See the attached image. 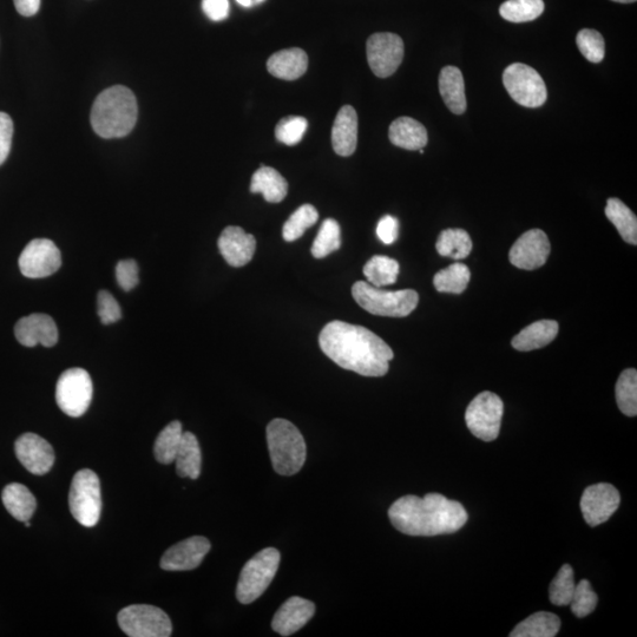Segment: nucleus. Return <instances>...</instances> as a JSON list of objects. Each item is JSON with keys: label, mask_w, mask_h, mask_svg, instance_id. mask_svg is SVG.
I'll return each instance as SVG.
<instances>
[{"label": "nucleus", "mask_w": 637, "mask_h": 637, "mask_svg": "<svg viewBox=\"0 0 637 637\" xmlns=\"http://www.w3.org/2000/svg\"><path fill=\"white\" fill-rule=\"evenodd\" d=\"M319 345L328 358L364 377H383L390 370L394 354L382 338L363 326L332 321L319 336Z\"/></svg>", "instance_id": "nucleus-1"}, {"label": "nucleus", "mask_w": 637, "mask_h": 637, "mask_svg": "<svg viewBox=\"0 0 637 637\" xmlns=\"http://www.w3.org/2000/svg\"><path fill=\"white\" fill-rule=\"evenodd\" d=\"M389 517L400 533L425 537L457 533L469 518L461 503L441 494L399 498L392 504Z\"/></svg>", "instance_id": "nucleus-2"}, {"label": "nucleus", "mask_w": 637, "mask_h": 637, "mask_svg": "<svg viewBox=\"0 0 637 637\" xmlns=\"http://www.w3.org/2000/svg\"><path fill=\"white\" fill-rule=\"evenodd\" d=\"M139 116L133 91L122 85L104 90L91 110V126L103 139H121L135 128Z\"/></svg>", "instance_id": "nucleus-3"}, {"label": "nucleus", "mask_w": 637, "mask_h": 637, "mask_svg": "<svg viewBox=\"0 0 637 637\" xmlns=\"http://www.w3.org/2000/svg\"><path fill=\"white\" fill-rule=\"evenodd\" d=\"M267 443L273 468L281 476L298 474L306 462L304 437L286 419H274L267 426Z\"/></svg>", "instance_id": "nucleus-4"}, {"label": "nucleus", "mask_w": 637, "mask_h": 637, "mask_svg": "<svg viewBox=\"0 0 637 637\" xmlns=\"http://www.w3.org/2000/svg\"><path fill=\"white\" fill-rule=\"evenodd\" d=\"M354 300L365 311L379 317L404 318L416 310L419 295L413 290L384 291L369 282L358 281L352 287Z\"/></svg>", "instance_id": "nucleus-5"}, {"label": "nucleus", "mask_w": 637, "mask_h": 637, "mask_svg": "<svg viewBox=\"0 0 637 637\" xmlns=\"http://www.w3.org/2000/svg\"><path fill=\"white\" fill-rule=\"evenodd\" d=\"M280 560V553L274 548L264 549L252 557L241 571L236 599L242 604L258 600L277 575Z\"/></svg>", "instance_id": "nucleus-6"}, {"label": "nucleus", "mask_w": 637, "mask_h": 637, "mask_svg": "<svg viewBox=\"0 0 637 637\" xmlns=\"http://www.w3.org/2000/svg\"><path fill=\"white\" fill-rule=\"evenodd\" d=\"M69 507L75 520L85 528H93L100 521L101 483L93 470L78 471L72 479Z\"/></svg>", "instance_id": "nucleus-7"}, {"label": "nucleus", "mask_w": 637, "mask_h": 637, "mask_svg": "<svg viewBox=\"0 0 637 637\" xmlns=\"http://www.w3.org/2000/svg\"><path fill=\"white\" fill-rule=\"evenodd\" d=\"M118 625L130 637H168L173 625L162 609L149 604H133L117 615Z\"/></svg>", "instance_id": "nucleus-8"}, {"label": "nucleus", "mask_w": 637, "mask_h": 637, "mask_svg": "<svg viewBox=\"0 0 637 637\" xmlns=\"http://www.w3.org/2000/svg\"><path fill=\"white\" fill-rule=\"evenodd\" d=\"M503 84L512 100L525 108H540L547 102L548 90L543 78L527 64L509 65L503 74Z\"/></svg>", "instance_id": "nucleus-9"}, {"label": "nucleus", "mask_w": 637, "mask_h": 637, "mask_svg": "<svg viewBox=\"0 0 637 637\" xmlns=\"http://www.w3.org/2000/svg\"><path fill=\"white\" fill-rule=\"evenodd\" d=\"M504 405L492 392H482L465 412V422L472 435L484 442H494L501 430Z\"/></svg>", "instance_id": "nucleus-10"}, {"label": "nucleus", "mask_w": 637, "mask_h": 637, "mask_svg": "<svg viewBox=\"0 0 637 637\" xmlns=\"http://www.w3.org/2000/svg\"><path fill=\"white\" fill-rule=\"evenodd\" d=\"M93 400V380L83 369H70L62 373L56 386V402L65 415L81 417Z\"/></svg>", "instance_id": "nucleus-11"}, {"label": "nucleus", "mask_w": 637, "mask_h": 637, "mask_svg": "<svg viewBox=\"0 0 637 637\" xmlns=\"http://www.w3.org/2000/svg\"><path fill=\"white\" fill-rule=\"evenodd\" d=\"M366 52L373 74L379 78H387L392 76L403 62L404 42L396 34L380 32L369 38Z\"/></svg>", "instance_id": "nucleus-12"}, {"label": "nucleus", "mask_w": 637, "mask_h": 637, "mask_svg": "<svg viewBox=\"0 0 637 637\" xmlns=\"http://www.w3.org/2000/svg\"><path fill=\"white\" fill-rule=\"evenodd\" d=\"M62 266V255L55 242L32 240L19 256V268L26 278L42 279L55 274Z\"/></svg>", "instance_id": "nucleus-13"}, {"label": "nucleus", "mask_w": 637, "mask_h": 637, "mask_svg": "<svg viewBox=\"0 0 637 637\" xmlns=\"http://www.w3.org/2000/svg\"><path fill=\"white\" fill-rule=\"evenodd\" d=\"M621 503L620 492L612 484L600 483L584 490L581 498V510L590 527L606 523Z\"/></svg>", "instance_id": "nucleus-14"}, {"label": "nucleus", "mask_w": 637, "mask_h": 637, "mask_svg": "<svg viewBox=\"0 0 637 637\" xmlns=\"http://www.w3.org/2000/svg\"><path fill=\"white\" fill-rule=\"evenodd\" d=\"M551 247L547 234L541 229H531L524 233L511 247L509 260L512 265L524 271H535L547 262Z\"/></svg>", "instance_id": "nucleus-15"}, {"label": "nucleus", "mask_w": 637, "mask_h": 637, "mask_svg": "<svg viewBox=\"0 0 637 637\" xmlns=\"http://www.w3.org/2000/svg\"><path fill=\"white\" fill-rule=\"evenodd\" d=\"M18 461L37 476L48 474L55 463V452L48 441L36 433H24L15 444Z\"/></svg>", "instance_id": "nucleus-16"}, {"label": "nucleus", "mask_w": 637, "mask_h": 637, "mask_svg": "<svg viewBox=\"0 0 637 637\" xmlns=\"http://www.w3.org/2000/svg\"><path fill=\"white\" fill-rule=\"evenodd\" d=\"M210 542L206 537L187 538L169 548L161 558L160 566L167 571L193 570L200 566L209 553Z\"/></svg>", "instance_id": "nucleus-17"}, {"label": "nucleus", "mask_w": 637, "mask_h": 637, "mask_svg": "<svg viewBox=\"0 0 637 637\" xmlns=\"http://www.w3.org/2000/svg\"><path fill=\"white\" fill-rule=\"evenodd\" d=\"M16 338L25 347L43 345L52 347L57 344L58 330L50 315L36 313L22 318L15 327Z\"/></svg>", "instance_id": "nucleus-18"}, {"label": "nucleus", "mask_w": 637, "mask_h": 637, "mask_svg": "<svg viewBox=\"0 0 637 637\" xmlns=\"http://www.w3.org/2000/svg\"><path fill=\"white\" fill-rule=\"evenodd\" d=\"M218 246L228 265L239 268L252 261L256 240L252 234H247L241 227L229 226L221 233Z\"/></svg>", "instance_id": "nucleus-19"}, {"label": "nucleus", "mask_w": 637, "mask_h": 637, "mask_svg": "<svg viewBox=\"0 0 637 637\" xmlns=\"http://www.w3.org/2000/svg\"><path fill=\"white\" fill-rule=\"evenodd\" d=\"M315 613L314 603L299 596L287 600L274 615L272 627L281 636L297 633Z\"/></svg>", "instance_id": "nucleus-20"}, {"label": "nucleus", "mask_w": 637, "mask_h": 637, "mask_svg": "<svg viewBox=\"0 0 637 637\" xmlns=\"http://www.w3.org/2000/svg\"><path fill=\"white\" fill-rule=\"evenodd\" d=\"M358 144V115L351 105L341 108L332 129V146L339 156L354 154Z\"/></svg>", "instance_id": "nucleus-21"}, {"label": "nucleus", "mask_w": 637, "mask_h": 637, "mask_svg": "<svg viewBox=\"0 0 637 637\" xmlns=\"http://www.w3.org/2000/svg\"><path fill=\"white\" fill-rule=\"evenodd\" d=\"M307 68V54L298 48L275 52L267 62L269 74L285 81L298 80L302 75H305Z\"/></svg>", "instance_id": "nucleus-22"}, {"label": "nucleus", "mask_w": 637, "mask_h": 637, "mask_svg": "<svg viewBox=\"0 0 637 637\" xmlns=\"http://www.w3.org/2000/svg\"><path fill=\"white\" fill-rule=\"evenodd\" d=\"M560 326L555 320H541L525 327L523 331L512 339V347L517 351L530 352L540 350L557 337Z\"/></svg>", "instance_id": "nucleus-23"}, {"label": "nucleus", "mask_w": 637, "mask_h": 637, "mask_svg": "<svg viewBox=\"0 0 637 637\" xmlns=\"http://www.w3.org/2000/svg\"><path fill=\"white\" fill-rule=\"evenodd\" d=\"M389 137L394 146L406 150L424 149L429 141L423 124L411 117H399L392 122Z\"/></svg>", "instance_id": "nucleus-24"}, {"label": "nucleus", "mask_w": 637, "mask_h": 637, "mask_svg": "<svg viewBox=\"0 0 637 637\" xmlns=\"http://www.w3.org/2000/svg\"><path fill=\"white\" fill-rule=\"evenodd\" d=\"M439 93L451 113L462 115L466 110L465 84L462 71L456 67H445L439 75Z\"/></svg>", "instance_id": "nucleus-25"}, {"label": "nucleus", "mask_w": 637, "mask_h": 637, "mask_svg": "<svg viewBox=\"0 0 637 637\" xmlns=\"http://www.w3.org/2000/svg\"><path fill=\"white\" fill-rule=\"evenodd\" d=\"M251 192L262 194L267 202L279 203L287 196L288 183L278 170L262 166L252 177Z\"/></svg>", "instance_id": "nucleus-26"}, {"label": "nucleus", "mask_w": 637, "mask_h": 637, "mask_svg": "<svg viewBox=\"0 0 637 637\" xmlns=\"http://www.w3.org/2000/svg\"><path fill=\"white\" fill-rule=\"evenodd\" d=\"M2 499L6 510L19 522H28L35 514L36 498L23 484H9L3 490Z\"/></svg>", "instance_id": "nucleus-27"}, {"label": "nucleus", "mask_w": 637, "mask_h": 637, "mask_svg": "<svg viewBox=\"0 0 637 637\" xmlns=\"http://www.w3.org/2000/svg\"><path fill=\"white\" fill-rule=\"evenodd\" d=\"M177 475L182 478L197 479L201 475L202 455L199 441L192 432H183L176 458Z\"/></svg>", "instance_id": "nucleus-28"}, {"label": "nucleus", "mask_w": 637, "mask_h": 637, "mask_svg": "<svg viewBox=\"0 0 637 637\" xmlns=\"http://www.w3.org/2000/svg\"><path fill=\"white\" fill-rule=\"evenodd\" d=\"M560 617L553 613H535L518 623L511 637H554L560 632Z\"/></svg>", "instance_id": "nucleus-29"}, {"label": "nucleus", "mask_w": 637, "mask_h": 637, "mask_svg": "<svg viewBox=\"0 0 637 637\" xmlns=\"http://www.w3.org/2000/svg\"><path fill=\"white\" fill-rule=\"evenodd\" d=\"M606 215L616 227L621 238L628 244L637 245V219L636 215L621 200L612 197L607 201Z\"/></svg>", "instance_id": "nucleus-30"}, {"label": "nucleus", "mask_w": 637, "mask_h": 637, "mask_svg": "<svg viewBox=\"0 0 637 637\" xmlns=\"http://www.w3.org/2000/svg\"><path fill=\"white\" fill-rule=\"evenodd\" d=\"M472 240L464 229H445L439 235L436 248L437 252L446 258L463 260L468 258L472 251Z\"/></svg>", "instance_id": "nucleus-31"}, {"label": "nucleus", "mask_w": 637, "mask_h": 637, "mask_svg": "<svg viewBox=\"0 0 637 637\" xmlns=\"http://www.w3.org/2000/svg\"><path fill=\"white\" fill-rule=\"evenodd\" d=\"M364 275L369 284L374 287L393 285L399 275L398 261L389 258V256H373L364 266Z\"/></svg>", "instance_id": "nucleus-32"}, {"label": "nucleus", "mask_w": 637, "mask_h": 637, "mask_svg": "<svg viewBox=\"0 0 637 637\" xmlns=\"http://www.w3.org/2000/svg\"><path fill=\"white\" fill-rule=\"evenodd\" d=\"M183 430L180 422H172L166 426L156 438L154 453L157 462L172 464L175 462L177 450L180 448Z\"/></svg>", "instance_id": "nucleus-33"}, {"label": "nucleus", "mask_w": 637, "mask_h": 637, "mask_svg": "<svg viewBox=\"0 0 637 637\" xmlns=\"http://www.w3.org/2000/svg\"><path fill=\"white\" fill-rule=\"evenodd\" d=\"M471 278L470 269L464 264H453L439 271L433 278V285L441 293L462 294Z\"/></svg>", "instance_id": "nucleus-34"}, {"label": "nucleus", "mask_w": 637, "mask_h": 637, "mask_svg": "<svg viewBox=\"0 0 637 637\" xmlns=\"http://www.w3.org/2000/svg\"><path fill=\"white\" fill-rule=\"evenodd\" d=\"M544 8L543 0H507L499 8V13L505 21L527 23L540 17Z\"/></svg>", "instance_id": "nucleus-35"}, {"label": "nucleus", "mask_w": 637, "mask_h": 637, "mask_svg": "<svg viewBox=\"0 0 637 637\" xmlns=\"http://www.w3.org/2000/svg\"><path fill=\"white\" fill-rule=\"evenodd\" d=\"M616 402L623 415L635 417L637 415V372L628 369L621 373L616 384Z\"/></svg>", "instance_id": "nucleus-36"}, {"label": "nucleus", "mask_w": 637, "mask_h": 637, "mask_svg": "<svg viewBox=\"0 0 637 637\" xmlns=\"http://www.w3.org/2000/svg\"><path fill=\"white\" fill-rule=\"evenodd\" d=\"M319 213L312 205H304L295 210L291 218L282 228V236L286 242H294L305 234L306 229L318 222Z\"/></svg>", "instance_id": "nucleus-37"}, {"label": "nucleus", "mask_w": 637, "mask_h": 637, "mask_svg": "<svg viewBox=\"0 0 637 637\" xmlns=\"http://www.w3.org/2000/svg\"><path fill=\"white\" fill-rule=\"evenodd\" d=\"M575 588L574 570L569 564H564L550 584V602L558 607L569 606L571 599H573Z\"/></svg>", "instance_id": "nucleus-38"}, {"label": "nucleus", "mask_w": 637, "mask_h": 637, "mask_svg": "<svg viewBox=\"0 0 637 637\" xmlns=\"http://www.w3.org/2000/svg\"><path fill=\"white\" fill-rule=\"evenodd\" d=\"M341 246L340 226L336 220L327 219L319 229L312 246L314 258L324 259Z\"/></svg>", "instance_id": "nucleus-39"}, {"label": "nucleus", "mask_w": 637, "mask_h": 637, "mask_svg": "<svg viewBox=\"0 0 637 637\" xmlns=\"http://www.w3.org/2000/svg\"><path fill=\"white\" fill-rule=\"evenodd\" d=\"M576 44L584 58L591 63H601L606 56V43L599 31L581 30L576 37Z\"/></svg>", "instance_id": "nucleus-40"}, {"label": "nucleus", "mask_w": 637, "mask_h": 637, "mask_svg": "<svg viewBox=\"0 0 637 637\" xmlns=\"http://www.w3.org/2000/svg\"><path fill=\"white\" fill-rule=\"evenodd\" d=\"M308 128V122L305 117L288 116L282 118L275 128V136L281 143L286 146H297L304 139V135Z\"/></svg>", "instance_id": "nucleus-41"}, {"label": "nucleus", "mask_w": 637, "mask_h": 637, "mask_svg": "<svg viewBox=\"0 0 637 637\" xmlns=\"http://www.w3.org/2000/svg\"><path fill=\"white\" fill-rule=\"evenodd\" d=\"M569 606L571 612L580 619L594 612L597 606V595L588 580H582L576 584Z\"/></svg>", "instance_id": "nucleus-42"}, {"label": "nucleus", "mask_w": 637, "mask_h": 637, "mask_svg": "<svg viewBox=\"0 0 637 637\" xmlns=\"http://www.w3.org/2000/svg\"><path fill=\"white\" fill-rule=\"evenodd\" d=\"M98 317L102 324L111 325L117 323L122 317L121 307L116 299L107 291H101L97 295Z\"/></svg>", "instance_id": "nucleus-43"}, {"label": "nucleus", "mask_w": 637, "mask_h": 637, "mask_svg": "<svg viewBox=\"0 0 637 637\" xmlns=\"http://www.w3.org/2000/svg\"><path fill=\"white\" fill-rule=\"evenodd\" d=\"M116 279L124 291H131L139 285V266L134 260H122L116 266Z\"/></svg>", "instance_id": "nucleus-44"}, {"label": "nucleus", "mask_w": 637, "mask_h": 637, "mask_svg": "<svg viewBox=\"0 0 637 637\" xmlns=\"http://www.w3.org/2000/svg\"><path fill=\"white\" fill-rule=\"evenodd\" d=\"M13 139L12 118L5 113H0V166L8 160Z\"/></svg>", "instance_id": "nucleus-45"}, {"label": "nucleus", "mask_w": 637, "mask_h": 637, "mask_svg": "<svg viewBox=\"0 0 637 637\" xmlns=\"http://www.w3.org/2000/svg\"><path fill=\"white\" fill-rule=\"evenodd\" d=\"M399 234V222L391 215H386L378 222L377 236L385 245H392L396 242Z\"/></svg>", "instance_id": "nucleus-46"}, {"label": "nucleus", "mask_w": 637, "mask_h": 637, "mask_svg": "<svg viewBox=\"0 0 637 637\" xmlns=\"http://www.w3.org/2000/svg\"><path fill=\"white\" fill-rule=\"evenodd\" d=\"M202 9L214 22L225 21L229 16L228 0H202Z\"/></svg>", "instance_id": "nucleus-47"}, {"label": "nucleus", "mask_w": 637, "mask_h": 637, "mask_svg": "<svg viewBox=\"0 0 637 637\" xmlns=\"http://www.w3.org/2000/svg\"><path fill=\"white\" fill-rule=\"evenodd\" d=\"M19 15L24 17L35 16L41 8V0H13Z\"/></svg>", "instance_id": "nucleus-48"}, {"label": "nucleus", "mask_w": 637, "mask_h": 637, "mask_svg": "<svg viewBox=\"0 0 637 637\" xmlns=\"http://www.w3.org/2000/svg\"><path fill=\"white\" fill-rule=\"evenodd\" d=\"M236 2L244 8H252V6L266 2V0H236Z\"/></svg>", "instance_id": "nucleus-49"}, {"label": "nucleus", "mask_w": 637, "mask_h": 637, "mask_svg": "<svg viewBox=\"0 0 637 637\" xmlns=\"http://www.w3.org/2000/svg\"><path fill=\"white\" fill-rule=\"evenodd\" d=\"M613 2L622 3V4H628V3H635L636 0H613Z\"/></svg>", "instance_id": "nucleus-50"}]
</instances>
